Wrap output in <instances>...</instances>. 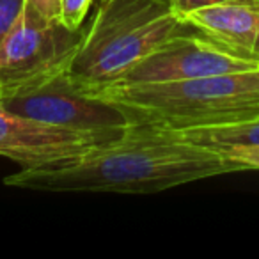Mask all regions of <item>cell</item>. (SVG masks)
<instances>
[{"label":"cell","instance_id":"4","mask_svg":"<svg viewBox=\"0 0 259 259\" xmlns=\"http://www.w3.org/2000/svg\"><path fill=\"white\" fill-rule=\"evenodd\" d=\"M82 30L59 20L47 22L25 6L15 29L0 45V96L29 89L68 69Z\"/></svg>","mask_w":259,"mask_h":259},{"label":"cell","instance_id":"8","mask_svg":"<svg viewBox=\"0 0 259 259\" xmlns=\"http://www.w3.org/2000/svg\"><path fill=\"white\" fill-rule=\"evenodd\" d=\"M185 20L234 55L259 62V0L209 6Z\"/></svg>","mask_w":259,"mask_h":259},{"label":"cell","instance_id":"5","mask_svg":"<svg viewBox=\"0 0 259 259\" xmlns=\"http://www.w3.org/2000/svg\"><path fill=\"white\" fill-rule=\"evenodd\" d=\"M0 103L25 117L80 132H103L139 124L128 107L83 93L66 76V71L29 89L0 96Z\"/></svg>","mask_w":259,"mask_h":259},{"label":"cell","instance_id":"10","mask_svg":"<svg viewBox=\"0 0 259 259\" xmlns=\"http://www.w3.org/2000/svg\"><path fill=\"white\" fill-rule=\"evenodd\" d=\"M93 0H61L59 22L71 30H80L85 22Z\"/></svg>","mask_w":259,"mask_h":259},{"label":"cell","instance_id":"7","mask_svg":"<svg viewBox=\"0 0 259 259\" xmlns=\"http://www.w3.org/2000/svg\"><path fill=\"white\" fill-rule=\"evenodd\" d=\"M255 68H259V62L234 55L190 23L188 29L170 36L151 54L141 59L122 75L117 83L108 89L180 82Z\"/></svg>","mask_w":259,"mask_h":259},{"label":"cell","instance_id":"3","mask_svg":"<svg viewBox=\"0 0 259 259\" xmlns=\"http://www.w3.org/2000/svg\"><path fill=\"white\" fill-rule=\"evenodd\" d=\"M94 96L128 107L137 122L170 130L229 124L259 117V68L180 82L115 87Z\"/></svg>","mask_w":259,"mask_h":259},{"label":"cell","instance_id":"14","mask_svg":"<svg viewBox=\"0 0 259 259\" xmlns=\"http://www.w3.org/2000/svg\"><path fill=\"white\" fill-rule=\"evenodd\" d=\"M25 6L32 9L36 15H39L47 22H55L59 20V11H61V0H25Z\"/></svg>","mask_w":259,"mask_h":259},{"label":"cell","instance_id":"12","mask_svg":"<svg viewBox=\"0 0 259 259\" xmlns=\"http://www.w3.org/2000/svg\"><path fill=\"white\" fill-rule=\"evenodd\" d=\"M219 151L229 160L240 163L245 170H259V146H238Z\"/></svg>","mask_w":259,"mask_h":259},{"label":"cell","instance_id":"2","mask_svg":"<svg viewBox=\"0 0 259 259\" xmlns=\"http://www.w3.org/2000/svg\"><path fill=\"white\" fill-rule=\"evenodd\" d=\"M190 23L172 11L169 0H100L83 25L78 50L66 76L87 94L117 83L130 68Z\"/></svg>","mask_w":259,"mask_h":259},{"label":"cell","instance_id":"6","mask_svg":"<svg viewBox=\"0 0 259 259\" xmlns=\"http://www.w3.org/2000/svg\"><path fill=\"white\" fill-rule=\"evenodd\" d=\"M128 128L80 132L25 117L0 103V156L18 163L20 169L68 165L115 141Z\"/></svg>","mask_w":259,"mask_h":259},{"label":"cell","instance_id":"9","mask_svg":"<svg viewBox=\"0 0 259 259\" xmlns=\"http://www.w3.org/2000/svg\"><path fill=\"white\" fill-rule=\"evenodd\" d=\"M176 132L185 141L202 146V148L215 149V151L226 148H238V146H259V117L229 122V124L176 130Z\"/></svg>","mask_w":259,"mask_h":259},{"label":"cell","instance_id":"13","mask_svg":"<svg viewBox=\"0 0 259 259\" xmlns=\"http://www.w3.org/2000/svg\"><path fill=\"white\" fill-rule=\"evenodd\" d=\"M169 2L172 6V11L180 18L185 20V16L197 11V9H204L217 4H226V2H250V0H169Z\"/></svg>","mask_w":259,"mask_h":259},{"label":"cell","instance_id":"11","mask_svg":"<svg viewBox=\"0 0 259 259\" xmlns=\"http://www.w3.org/2000/svg\"><path fill=\"white\" fill-rule=\"evenodd\" d=\"M25 9V0H0V45L4 43Z\"/></svg>","mask_w":259,"mask_h":259},{"label":"cell","instance_id":"1","mask_svg":"<svg viewBox=\"0 0 259 259\" xmlns=\"http://www.w3.org/2000/svg\"><path fill=\"white\" fill-rule=\"evenodd\" d=\"M241 170L245 169L240 163L220 151L185 141L176 130L139 122L76 162L20 169L4 178V185L48 192L153 194Z\"/></svg>","mask_w":259,"mask_h":259}]
</instances>
